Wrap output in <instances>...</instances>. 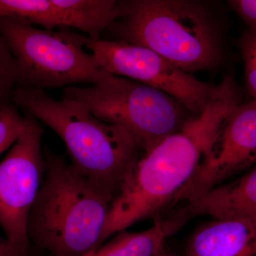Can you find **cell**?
Returning a JSON list of instances; mask_svg holds the SVG:
<instances>
[{"instance_id":"obj_12","label":"cell","mask_w":256,"mask_h":256,"mask_svg":"<svg viewBox=\"0 0 256 256\" xmlns=\"http://www.w3.org/2000/svg\"><path fill=\"white\" fill-rule=\"evenodd\" d=\"M190 216L186 207L174 215L158 218L151 228L137 233L126 230L114 238L82 256H156L163 252L165 242Z\"/></svg>"},{"instance_id":"obj_4","label":"cell","mask_w":256,"mask_h":256,"mask_svg":"<svg viewBox=\"0 0 256 256\" xmlns=\"http://www.w3.org/2000/svg\"><path fill=\"white\" fill-rule=\"evenodd\" d=\"M122 16L110 26L118 40L156 52L190 74L218 63L220 38L207 10L184 0L122 1Z\"/></svg>"},{"instance_id":"obj_15","label":"cell","mask_w":256,"mask_h":256,"mask_svg":"<svg viewBox=\"0 0 256 256\" xmlns=\"http://www.w3.org/2000/svg\"><path fill=\"white\" fill-rule=\"evenodd\" d=\"M18 82V64L0 36V109L14 104V92Z\"/></svg>"},{"instance_id":"obj_17","label":"cell","mask_w":256,"mask_h":256,"mask_svg":"<svg viewBox=\"0 0 256 256\" xmlns=\"http://www.w3.org/2000/svg\"><path fill=\"white\" fill-rule=\"evenodd\" d=\"M245 69L246 86L252 99L256 100V26L249 28L239 42Z\"/></svg>"},{"instance_id":"obj_14","label":"cell","mask_w":256,"mask_h":256,"mask_svg":"<svg viewBox=\"0 0 256 256\" xmlns=\"http://www.w3.org/2000/svg\"><path fill=\"white\" fill-rule=\"evenodd\" d=\"M2 18H14L32 26L41 25L47 31L62 26L52 0H0Z\"/></svg>"},{"instance_id":"obj_5","label":"cell","mask_w":256,"mask_h":256,"mask_svg":"<svg viewBox=\"0 0 256 256\" xmlns=\"http://www.w3.org/2000/svg\"><path fill=\"white\" fill-rule=\"evenodd\" d=\"M62 98L79 101L98 118L124 128L143 153L192 118L188 108L166 92L114 74L96 85L65 88Z\"/></svg>"},{"instance_id":"obj_13","label":"cell","mask_w":256,"mask_h":256,"mask_svg":"<svg viewBox=\"0 0 256 256\" xmlns=\"http://www.w3.org/2000/svg\"><path fill=\"white\" fill-rule=\"evenodd\" d=\"M58 10L63 28H73L100 40L122 13V1L116 0H52Z\"/></svg>"},{"instance_id":"obj_2","label":"cell","mask_w":256,"mask_h":256,"mask_svg":"<svg viewBox=\"0 0 256 256\" xmlns=\"http://www.w3.org/2000/svg\"><path fill=\"white\" fill-rule=\"evenodd\" d=\"M45 172L28 216L30 244L52 256H82L100 246L114 195L44 148Z\"/></svg>"},{"instance_id":"obj_19","label":"cell","mask_w":256,"mask_h":256,"mask_svg":"<svg viewBox=\"0 0 256 256\" xmlns=\"http://www.w3.org/2000/svg\"><path fill=\"white\" fill-rule=\"evenodd\" d=\"M0 256H28V254L18 250L5 237L0 236Z\"/></svg>"},{"instance_id":"obj_8","label":"cell","mask_w":256,"mask_h":256,"mask_svg":"<svg viewBox=\"0 0 256 256\" xmlns=\"http://www.w3.org/2000/svg\"><path fill=\"white\" fill-rule=\"evenodd\" d=\"M85 47L106 72L166 92L194 114L205 110L213 94L214 87L178 70L146 47L122 40L90 38Z\"/></svg>"},{"instance_id":"obj_20","label":"cell","mask_w":256,"mask_h":256,"mask_svg":"<svg viewBox=\"0 0 256 256\" xmlns=\"http://www.w3.org/2000/svg\"><path fill=\"white\" fill-rule=\"evenodd\" d=\"M156 256H176L173 254H169V252H161V254H158Z\"/></svg>"},{"instance_id":"obj_16","label":"cell","mask_w":256,"mask_h":256,"mask_svg":"<svg viewBox=\"0 0 256 256\" xmlns=\"http://www.w3.org/2000/svg\"><path fill=\"white\" fill-rule=\"evenodd\" d=\"M28 124L26 114L22 116L14 104L0 109V154L13 146Z\"/></svg>"},{"instance_id":"obj_11","label":"cell","mask_w":256,"mask_h":256,"mask_svg":"<svg viewBox=\"0 0 256 256\" xmlns=\"http://www.w3.org/2000/svg\"><path fill=\"white\" fill-rule=\"evenodd\" d=\"M186 206L192 216L213 220L256 218V165L236 181L212 188Z\"/></svg>"},{"instance_id":"obj_10","label":"cell","mask_w":256,"mask_h":256,"mask_svg":"<svg viewBox=\"0 0 256 256\" xmlns=\"http://www.w3.org/2000/svg\"><path fill=\"white\" fill-rule=\"evenodd\" d=\"M185 256H256V218L205 224L188 240Z\"/></svg>"},{"instance_id":"obj_9","label":"cell","mask_w":256,"mask_h":256,"mask_svg":"<svg viewBox=\"0 0 256 256\" xmlns=\"http://www.w3.org/2000/svg\"><path fill=\"white\" fill-rule=\"evenodd\" d=\"M256 165V100L226 118L194 174L173 201L192 203L227 178Z\"/></svg>"},{"instance_id":"obj_7","label":"cell","mask_w":256,"mask_h":256,"mask_svg":"<svg viewBox=\"0 0 256 256\" xmlns=\"http://www.w3.org/2000/svg\"><path fill=\"white\" fill-rule=\"evenodd\" d=\"M24 114L26 128L0 162V227L12 245L28 254V216L43 182L45 160L43 129L35 118Z\"/></svg>"},{"instance_id":"obj_18","label":"cell","mask_w":256,"mask_h":256,"mask_svg":"<svg viewBox=\"0 0 256 256\" xmlns=\"http://www.w3.org/2000/svg\"><path fill=\"white\" fill-rule=\"evenodd\" d=\"M228 3L249 28L256 26V0H234Z\"/></svg>"},{"instance_id":"obj_3","label":"cell","mask_w":256,"mask_h":256,"mask_svg":"<svg viewBox=\"0 0 256 256\" xmlns=\"http://www.w3.org/2000/svg\"><path fill=\"white\" fill-rule=\"evenodd\" d=\"M13 100L60 136L79 173L116 196L142 152L127 130L98 118L79 101L56 100L42 89L18 86Z\"/></svg>"},{"instance_id":"obj_6","label":"cell","mask_w":256,"mask_h":256,"mask_svg":"<svg viewBox=\"0 0 256 256\" xmlns=\"http://www.w3.org/2000/svg\"><path fill=\"white\" fill-rule=\"evenodd\" d=\"M0 36L18 64V86L44 90L74 84L92 86L112 74L84 50L86 37L68 30L47 31L2 18Z\"/></svg>"},{"instance_id":"obj_1","label":"cell","mask_w":256,"mask_h":256,"mask_svg":"<svg viewBox=\"0 0 256 256\" xmlns=\"http://www.w3.org/2000/svg\"><path fill=\"white\" fill-rule=\"evenodd\" d=\"M242 100L232 84L220 82L202 114L143 153L111 202L100 245L172 203L194 174L224 120Z\"/></svg>"}]
</instances>
